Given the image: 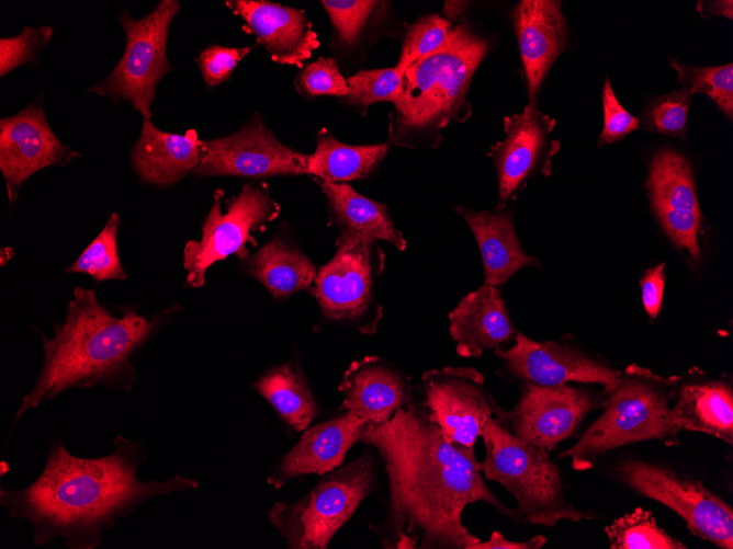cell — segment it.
Wrapping results in <instances>:
<instances>
[{"instance_id": "obj_1", "label": "cell", "mask_w": 733, "mask_h": 549, "mask_svg": "<svg viewBox=\"0 0 733 549\" xmlns=\"http://www.w3.org/2000/svg\"><path fill=\"white\" fill-rule=\"evenodd\" d=\"M361 441L379 451L387 474V515L377 527L384 548L473 549L480 539L462 514L476 502L517 522L515 508L486 487L474 450L450 444L421 404L365 424Z\"/></svg>"}, {"instance_id": "obj_2", "label": "cell", "mask_w": 733, "mask_h": 549, "mask_svg": "<svg viewBox=\"0 0 733 549\" xmlns=\"http://www.w3.org/2000/svg\"><path fill=\"white\" fill-rule=\"evenodd\" d=\"M145 460L143 445L121 434L113 439L111 454L95 458L74 456L59 437L31 484L1 488L0 505L11 518L32 526V541L38 547L63 539L70 549H94L146 501L199 488L196 480L180 474L163 481L139 480L137 470Z\"/></svg>"}, {"instance_id": "obj_3", "label": "cell", "mask_w": 733, "mask_h": 549, "mask_svg": "<svg viewBox=\"0 0 733 549\" xmlns=\"http://www.w3.org/2000/svg\"><path fill=\"white\" fill-rule=\"evenodd\" d=\"M174 310L147 318L128 306L116 317L100 302L95 289L75 287L66 318L54 324L53 336L34 328L43 341L42 368L15 411L14 424L27 411L74 388L102 385L131 392L137 378L135 357Z\"/></svg>"}, {"instance_id": "obj_4", "label": "cell", "mask_w": 733, "mask_h": 549, "mask_svg": "<svg viewBox=\"0 0 733 549\" xmlns=\"http://www.w3.org/2000/svg\"><path fill=\"white\" fill-rule=\"evenodd\" d=\"M488 46V41L463 21L440 48L408 66L394 102L399 129L419 134L428 147L438 145L439 130L463 115L471 80Z\"/></svg>"}, {"instance_id": "obj_5", "label": "cell", "mask_w": 733, "mask_h": 549, "mask_svg": "<svg viewBox=\"0 0 733 549\" xmlns=\"http://www.w3.org/2000/svg\"><path fill=\"white\" fill-rule=\"evenodd\" d=\"M680 377L664 378L651 369L629 365L604 402L600 416L560 457H568L577 471L589 470L607 453L619 447L661 441L679 445L681 431L673 420L670 402Z\"/></svg>"}, {"instance_id": "obj_6", "label": "cell", "mask_w": 733, "mask_h": 549, "mask_svg": "<svg viewBox=\"0 0 733 549\" xmlns=\"http://www.w3.org/2000/svg\"><path fill=\"white\" fill-rule=\"evenodd\" d=\"M485 457L482 474L503 485L516 500V519L526 524L555 526L596 515L573 506L566 499L562 473L545 450L530 445L488 419L481 433Z\"/></svg>"}, {"instance_id": "obj_7", "label": "cell", "mask_w": 733, "mask_h": 549, "mask_svg": "<svg viewBox=\"0 0 733 549\" xmlns=\"http://www.w3.org/2000/svg\"><path fill=\"white\" fill-rule=\"evenodd\" d=\"M374 485L369 453L339 468L293 503L279 502L269 521L294 549H326Z\"/></svg>"}, {"instance_id": "obj_8", "label": "cell", "mask_w": 733, "mask_h": 549, "mask_svg": "<svg viewBox=\"0 0 733 549\" xmlns=\"http://www.w3.org/2000/svg\"><path fill=\"white\" fill-rule=\"evenodd\" d=\"M385 255L375 240L340 232L334 256L324 264L309 287L322 316L365 334L376 331L383 309L376 283Z\"/></svg>"}, {"instance_id": "obj_9", "label": "cell", "mask_w": 733, "mask_h": 549, "mask_svg": "<svg viewBox=\"0 0 733 549\" xmlns=\"http://www.w3.org/2000/svg\"><path fill=\"white\" fill-rule=\"evenodd\" d=\"M179 9L177 0H162L139 20L123 11L119 21L126 35L124 54L110 76L88 91L126 100L145 119H150L157 84L171 70L167 41Z\"/></svg>"}, {"instance_id": "obj_10", "label": "cell", "mask_w": 733, "mask_h": 549, "mask_svg": "<svg viewBox=\"0 0 733 549\" xmlns=\"http://www.w3.org/2000/svg\"><path fill=\"white\" fill-rule=\"evenodd\" d=\"M221 191L215 192L214 203L202 226L199 241L190 240L183 250V266L187 270L185 285L202 287L206 271L215 263L237 255L241 261L249 258L247 244L257 245L253 232L263 231L280 214L279 204L270 196L267 184L246 183L221 210Z\"/></svg>"}, {"instance_id": "obj_11", "label": "cell", "mask_w": 733, "mask_h": 549, "mask_svg": "<svg viewBox=\"0 0 733 549\" xmlns=\"http://www.w3.org/2000/svg\"><path fill=\"white\" fill-rule=\"evenodd\" d=\"M616 474L634 492L678 514L693 536L722 549L733 548V511L701 481L639 459L620 462Z\"/></svg>"}, {"instance_id": "obj_12", "label": "cell", "mask_w": 733, "mask_h": 549, "mask_svg": "<svg viewBox=\"0 0 733 549\" xmlns=\"http://www.w3.org/2000/svg\"><path fill=\"white\" fill-rule=\"evenodd\" d=\"M421 405L443 437L462 449L474 450L485 422L501 408L484 384V376L472 367L431 369L421 377Z\"/></svg>"}, {"instance_id": "obj_13", "label": "cell", "mask_w": 733, "mask_h": 549, "mask_svg": "<svg viewBox=\"0 0 733 549\" xmlns=\"http://www.w3.org/2000/svg\"><path fill=\"white\" fill-rule=\"evenodd\" d=\"M599 402L598 394L570 384L525 382L515 407L503 409L494 420L515 437L550 454L575 435L582 421Z\"/></svg>"}, {"instance_id": "obj_14", "label": "cell", "mask_w": 733, "mask_h": 549, "mask_svg": "<svg viewBox=\"0 0 733 549\" xmlns=\"http://www.w3.org/2000/svg\"><path fill=\"white\" fill-rule=\"evenodd\" d=\"M306 155L279 141L259 115L239 130L204 141L196 176L232 175L261 179L304 174Z\"/></svg>"}, {"instance_id": "obj_15", "label": "cell", "mask_w": 733, "mask_h": 549, "mask_svg": "<svg viewBox=\"0 0 733 549\" xmlns=\"http://www.w3.org/2000/svg\"><path fill=\"white\" fill-rule=\"evenodd\" d=\"M554 126L555 119L537 105L504 118L505 138L488 152L498 180L496 210L504 209L530 179L550 174L551 160L560 149V142L551 138Z\"/></svg>"}, {"instance_id": "obj_16", "label": "cell", "mask_w": 733, "mask_h": 549, "mask_svg": "<svg viewBox=\"0 0 733 549\" xmlns=\"http://www.w3.org/2000/svg\"><path fill=\"white\" fill-rule=\"evenodd\" d=\"M494 353L510 377L540 386L597 384L610 392L622 373L568 343L538 342L520 332L512 346Z\"/></svg>"}, {"instance_id": "obj_17", "label": "cell", "mask_w": 733, "mask_h": 549, "mask_svg": "<svg viewBox=\"0 0 733 549\" xmlns=\"http://www.w3.org/2000/svg\"><path fill=\"white\" fill-rule=\"evenodd\" d=\"M646 188L664 232L695 262L700 261L698 233L702 216L688 160L673 149L658 150L650 164Z\"/></svg>"}, {"instance_id": "obj_18", "label": "cell", "mask_w": 733, "mask_h": 549, "mask_svg": "<svg viewBox=\"0 0 733 549\" xmlns=\"http://www.w3.org/2000/svg\"><path fill=\"white\" fill-rule=\"evenodd\" d=\"M78 156L56 137L40 101L0 121V170L10 203L32 174L49 165H65Z\"/></svg>"}, {"instance_id": "obj_19", "label": "cell", "mask_w": 733, "mask_h": 549, "mask_svg": "<svg viewBox=\"0 0 733 549\" xmlns=\"http://www.w3.org/2000/svg\"><path fill=\"white\" fill-rule=\"evenodd\" d=\"M339 391L343 396L341 410L364 424L386 422L399 408L409 405L413 398L407 377L380 356L352 362Z\"/></svg>"}, {"instance_id": "obj_20", "label": "cell", "mask_w": 733, "mask_h": 549, "mask_svg": "<svg viewBox=\"0 0 733 549\" xmlns=\"http://www.w3.org/2000/svg\"><path fill=\"white\" fill-rule=\"evenodd\" d=\"M512 24L527 80L528 105L535 106L542 82L567 42L561 1L522 0L514 9Z\"/></svg>"}, {"instance_id": "obj_21", "label": "cell", "mask_w": 733, "mask_h": 549, "mask_svg": "<svg viewBox=\"0 0 733 549\" xmlns=\"http://www.w3.org/2000/svg\"><path fill=\"white\" fill-rule=\"evenodd\" d=\"M280 65L300 66L318 47L317 34L303 10L263 0L226 2Z\"/></svg>"}, {"instance_id": "obj_22", "label": "cell", "mask_w": 733, "mask_h": 549, "mask_svg": "<svg viewBox=\"0 0 733 549\" xmlns=\"http://www.w3.org/2000/svg\"><path fill=\"white\" fill-rule=\"evenodd\" d=\"M364 423L345 412L303 431L300 441L285 454L268 477L279 489L303 474H325L340 466L348 450L361 441Z\"/></svg>"}, {"instance_id": "obj_23", "label": "cell", "mask_w": 733, "mask_h": 549, "mask_svg": "<svg viewBox=\"0 0 733 549\" xmlns=\"http://www.w3.org/2000/svg\"><path fill=\"white\" fill-rule=\"evenodd\" d=\"M456 353L478 357L485 350H505L517 334L498 287L484 283L464 296L449 313Z\"/></svg>"}, {"instance_id": "obj_24", "label": "cell", "mask_w": 733, "mask_h": 549, "mask_svg": "<svg viewBox=\"0 0 733 549\" xmlns=\"http://www.w3.org/2000/svg\"><path fill=\"white\" fill-rule=\"evenodd\" d=\"M203 145L193 129L183 135L171 134L145 119L132 149V164L142 181L159 187L170 186L196 170Z\"/></svg>"}, {"instance_id": "obj_25", "label": "cell", "mask_w": 733, "mask_h": 549, "mask_svg": "<svg viewBox=\"0 0 733 549\" xmlns=\"http://www.w3.org/2000/svg\"><path fill=\"white\" fill-rule=\"evenodd\" d=\"M673 420L680 430L715 436L733 443V389L731 381L703 378L700 373L680 377L673 397Z\"/></svg>"}, {"instance_id": "obj_26", "label": "cell", "mask_w": 733, "mask_h": 549, "mask_svg": "<svg viewBox=\"0 0 733 549\" xmlns=\"http://www.w3.org/2000/svg\"><path fill=\"white\" fill-rule=\"evenodd\" d=\"M455 211L475 237L486 284L503 286L519 270L540 267L539 260L521 247L510 213L475 211L463 206L456 207Z\"/></svg>"}, {"instance_id": "obj_27", "label": "cell", "mask_w": 733, "mask_h": 549, "mask_svg": "<svg viewBox=\"0 0 733 549\" xmlns=\"http://www.w3.org/2000/svg\"><path fill=\"white\" fill-rule=\"evenodd\" d=\"M317 182L340 232L354 233L375 241L384 240L399 251L406 249V239L394 225L384 204L361 195L346 183Z\"/></svg>"}, {"instance_id": "obj_28", "label": "cell", "mask_w": 733, "mask_h": 549, "mask_svg": "<svg viewBox=\"0 0 733 549\" xmlns=\"http://www.w3.org/2000/svg\"><path fill=\"white\" fill-rule=\"evenodd\" d=\"M243 268L277 299L309 288L317 274L314 264L295 244L279 237L245 260Z\"/></svg>"}, {"instance_id": "obj_29", "label": "cell", "mask_w": 733, "mask_h": 549, "mask_svg": "<svg viewBox=\"0 0 733 549\" xmlns=\"http://www.w3.org/2000/svg\"><path fill=\"white\" fill-rule=\"evenodd\" d=\"M387 150V144L347 145L323 129L316 136L315 151L306 155L305 174L328 183L361 180L377 168Z\"/></svg>"}, {"instance_id": "obj_30", "label": "cell", "mask_w": 733, "mask_h": 549, "mask_svg": "<svg viewBox=\"0 0 733 549\" xmlns=\"http://www.w3.org/2000/svg\"><path fill=\"white\" fill-rule=\"evenodd\" d=\"M252 388L295 431L307 428L317 414V405L307 380L295 363H284L263 374Z\"/></svg>"}, {"instance_id": "obj_31", "label": "cell", "mask_w": 733, "mask_h": 549, "mask_svg": "<svg viewBox=\"0 0 733 549\" xmlns=\"http://www.w3.org/2000/svg\"><path fill=\"white\" fill-rule=\"evenodd\" d=\"M611 549H686L659 527L651 511L635 508L605 527Z\"/></svg>"}, {"instance_id": "obj_32", "label": "cell", "mask_w": 733, "mask_h": 549, "mask_svg": "<svg viewBox=\"0 0 733 549\" xmlns=\"http://www.w3.org/2000/svg\"><path fill=\"white\" fill-rule=\"evenodd\" d=\"M120 217L112 213L95 239L86 248L76 262L67 267V273H83L95 281L125 279L117 251L116 236Z\"/></svg>"}, {"instance_id": "obj_33", "label": "cell", "mask_w": 733, "mask_h": 549, "mask_svg": "<svg viewBox=\"0 0 733 549\" xmlns=\"http://www.w3.org/2000/svg\"><path fill=\"white\" fill-rule=\"evenodd\" d=\"M680 83L688 88L690 94L708 95L732 121L733 117V65L725 64L714 67H695L670 59Z\"/></svg>"}, {"instance_id": "obj_34", "label": "cell", "mask_w": 733, "mask_h": 549, "mask_svg": "<svg viewBox=\"0 0 733 549\" xmlns=\"http://www.w3.org/2000/svg\"><path fill=\"white\" fill-rule=\"evenodd\" d=\"M403 75L396 67L359 70L348 77V92L342 98L349 104L368 107L377 102L394 103L401 95Z\"/></svg>"}, {"instance_id": "obj_35", "label": "cell", "mask_w": 733, "mask_h": 549, "mask_svg": "<svg viewBox=\"0 0 733 549\" xmlns=\"http://www.w3.org/2000/svg\"><path fill=\"white\" fill-rule=\"evenodd\" d=\"M452 30L451 22L439 14L424 15L410 24L395 66L397 70L403 75L413 62L440 48Z\"/></svg>"}, {"instance_id": "obj_36", "label": "cell", "mask_w": 733, "mask_h": 549, "mask_svg": "<svg viewBox=\"0 0 733 549\" xmlns=\"http://www.w3.org/2000/svg\"><path fill=\"white\" fill-rule=\"evenodd\" d=\"M688 88L654 99L644 113V128L663 135L685 138L690 104Z\"/></svg>"}, {"instance_id": "obj_37", "label": "cell", "mask_w": 733, "mask_h": 549, "mask_svg": "<svg viewBox=\"0 0 733 549\" xmlns=\"http://www.w3.org/2000/svg\"><path fill=\"white\" fill-rule=\"evenodd\" d=\"M320 3L327 12L340 42L347 46H351L359 41L379 1L324 0Z\"/></svg>"}, {"instance_id": "obj_38", "label": "cell", "mask_w": 733, "mask_h": 549, "mask_svg": "<svg viewBox=\"0 0 733 549\" xmlns=\"http://www.w3.org/2000/svg\"><path fill=\"white\" fill-rule=\"evenodd\" d=\"M296 82L298 89L311 98L318 95L343 98L348 92L347 80L334 58L319 57L302 66Z\"/></svg>"}, {"instance_id": "obj_39", "label": "cell", "mask_w": 733, "mask_h": 549, "mask_svg": "<svg viewBox=\"0 0 733 549\" xmlns=\"http://www.w3.org/2000/svg\"><path fill=\"white\" fill-rule=\"evenodd\" d=\"M54 30L50 26L38 28L25 27L14 37L0 39V76L3 77L29 62L50 41Z\"/></svg>"}, {"instance_id": "obj_40", "label": "cell", "mask_w": 733, "mask_h": 549, "mask_svg": "<svg viewBox=\"0 0 733 549\" xmlns=\"http://www.w3.org/2000/svg\"><path fill=\"white\" fill-rule=\"evenodd\" d=\"M253 48L255 45L247 47L212 45L205 48L198 58L205 83L214 87L229 79L238 62Z\"/></svg>"}, {"instance_id": "obj_41", "label": "cell", "mask_w": 733, "mask_h": 549, "mask_svg": "<svg viewBox=\"0 0 733 549\" xmlns=\"http://www.w3.org/2000/svg\"><path fill=\"white\" fill-rule=\"evenodd\" d=\"M602 107L604 128L598 140L599 147L621 140L640 127V121L617 99L608 77L602 89Z\"/></svg>"}, {"instance_id": "obj_42", "label": "cell", "mask_w": 733, "mask_h": 549, "mask_svg": "<svg viewBox=\"0 0 733 549\" xmlns=\"http://www.w3.org/2000/svg\"><path fill=\"white\" fill-rule=\"evenodd\" d=\"M665 264L661 263L649 268L640 281L642 302L647 316L655 319L661 310L665 287Z\"/></svg>"}, {"instance_id": "obj_43", "label": "cell", "mask_w": 733, "mask_h": 549, "mask_svg": "<svg viewBox=\"0 0 733 549\" xmlns=\"http://www.w3.org/2000/svg\"><path fill=\"white\" fill-rule=\"evenodd\" d=\"M546 541L548 538L543 535L533 536L531 539L525 541L510 540L499 531L494 530L487 540H480L473 549H539Z\"/></svg>"}, {"instance_id": "obj_44", "label": "cell", "mask_w": 733, "mask_h": 549, "mask_svg": "<svg viewBox=\"0 0 733 549\" xmlns=\"http://www.w3.org/2000/svg\"><path fill=\"white\" fill-rule=\"evenodd\" d=\"M698 12L702 18L712 15H724L732 19V1H699L697 5Z\"/></svg>"}, {"instance_id": "obj_45", "label": "cell", "mask_w": 733, "mask_h": 549, "mask_svg": "<svg viewBox=\"0 0 733 549\" xmlns=\"http://www.w3.org/2000/svg\"><path fill=\"white\" fill-rule=\"evenodd\" d=\"M466 2L461 1H447L444 2V18L450 21L451 19H456L464 10ZM451 22V21H450Z\"/></svg>"}]
</instances>
